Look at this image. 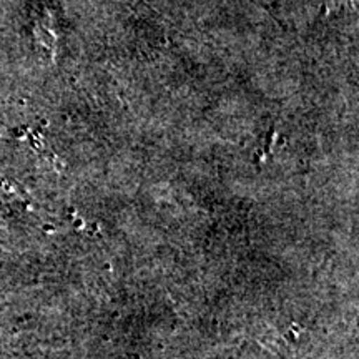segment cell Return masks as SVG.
<instances>
[]
</instances>
